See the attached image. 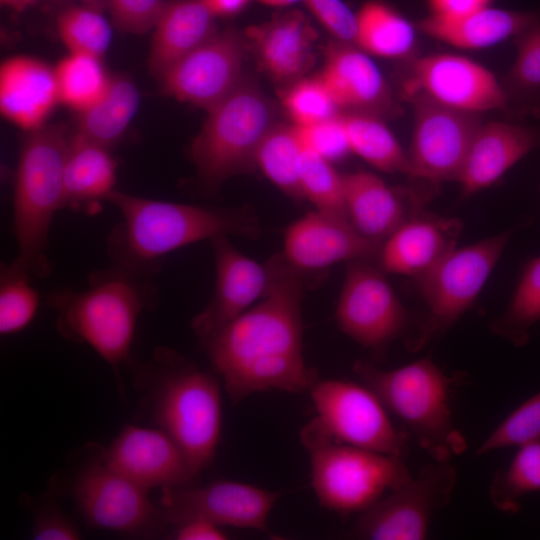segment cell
<instances>
[{
  "instance_id": "6da1fadb",
  "label": "cell",
  "mask_w": 540,
  "mask_h": 540,
  "mask_svg": "<svg viewBox=\"0 0 540 540\" xmlns=\"http://www.w3.org/2000/svg\"><path fill=\"white\" fill-rule=\"evenodd\" d=\"M266 295L203 341L210 363L235 404L269 389L309 391L318 380L303 355V273L281 254L268 262Z\"/></svg>"
},
{
  "instance_id": "7a4b0ae2",
  "label": "cell",
  "mask_w": 540,
  "mask_h": 540,
  "mask_svg": "<svg viewBox=\"0 0 540 540\" xmlns=\"http://www.w3.org/2000/svg\"><path fill=\"white\" fill-rule=\"evenodd\" d=\"M121 221L107 239L113 264L153 277L171 252L220 235L257 237V216L246 208L176 203L114 190L107 199Z\"/></svg>"
},
{
  "instance_id": "3957f363",
  "label": "cell",
  "mask_w": 540,
  "mask_h": 540,
  "mask_svg": "<svg viewBox=\"0 0 540 540\" xmlns=\"http://www.w3.org/2000/svg\"><path fill=\"white\" fill-rule=\"evenodd\" d=\"M88 281L81 291L51 292L47 303L60 335L89 345L116 370L130 357L140 315L156 305V287L152 277L117 264L93 272Z\"/></svg>"
},
{
  "instance_id": "277c9868",
  "label": "cell",
  "mask_w": 540,
  "mask_h": 540,
  "mask_svg": "<svg viewBox=\"0 0 540 540\" xmlns=\"http://www.w3.org/2000/svg\"><path fill=\"white\" fill-rule=\"evenodd\" d=\"M72 132L43 125L24 139L17 162L12 224L17 244L14 266L31 278L51 272L47 256L54 215L65 207L64 164Z\"/></svg>"
},
{
  "instance_id": "5b68a950",
  "label": "cell",
  "mask_w": 540,
  "mask_h": 540,
  "mask_svg": "<svg viewBox=\"0 0 540 540\" xmlns=\"http://www.w3.org/2000/svg\"><path fill=\"white\" fill-rule=\"evenodd\" d=\"M353 371L432 460L450 461L465 450L466 440L452 416L451 392L456 380L431 359L390 370L358 360Z\"/></svg>"
},
{
  "instance_id": "8992f818",
  "label": "cell",
  "mask_w": 540,
  "mask_h": 540,
  "mask_svg": "<svg viewBox=\"0 0 540 540\" xmlns=\"http://www.w3.org/2000/svg\"><path fill=\"white\" fill-rule=\"evenodd\" d=\"M152 417L182 449L199 475L216 455L222 430L217 379L176 352L155 351Z\"/></svg>"
},
{
  "instance_id": "52a82bcc",
  "label": "cell",
  "mask_w": 540,
  "mask_h": 540,
  "mask_svg": "<svg viewBox=\"0 0 540 540\" xmlns=\"http://www.w3.org/2000/svg\"><path fill=\"white\" fill-rule=\"evenodd\" d=\"M319 504L339 515L362 513L411 474L402 458L340 443L316 417L300 431Z\"/></svg>"
},
{
  "instance_id": "ba28073f",
  "label": "cell",
  "mask_w": 540,
  "mask_h": 540,
  "mask_svg": "<svg viewBox=\"0 0 540 540\" xmlns=\"http://www.w3.org/2000/svg\"><path fill=\"white\" fill-rule=\"evenodd\" d=\"M207 112L189 154L203 186L213 191L227 179L256 168L257 148L276 122L269 98L245 78Z\"/></svg>"
},
{
  "instance_id": "9c48e42d",
  "label": "cell",
  "mask_w": 540,
  "mask_h": 540,
  "mask_svg": "<svg viewBox=\"0 0 540 540\" xmlns=\"http://www.w3.org/2000/svg\"><path fill=\"white\" fill-rule=\"evenodd\" d=\"M513 234L507 230L475 244L454 248L415 278L427 314L408 347L417 350L444 334L474 304Z\"/></svg>"
},
{
  "instance_id": "30bf717a",
  "label": "cell",
  "mask_w": 540,
  "mask_h": 540,
  "mask_svg": "<svg viewBox=\"0 0 540 540\" xmlns=\"http://www.w3.org/2000/svg\"><path fill=\"white\" fill-rule=\"evenodd\" d=\"M457 472L450 461L423 466L360 516L348 536L367 540L425 539L435 513L450 501Z\"/></svg>"
},
{
  "instance_id": "8fae6325",
  "label": "cell",
  "mask_w": 540,
  "mask_h": 540,
  "mask_svg": "<svg viewBox=\"0 0 540 540\" xmlns=\"http://www.w3.org/2000/svg\"><path fill=\"white\" fill-rule=\"evenodd\" d=\"M413 106V133L407 153L410 189L419 198L424 182L426 199L433 185L457 180L471 143L482 122L476 113L454 109L426 96L409 97Z\"/></svg>"
},
{
  "instance_id": "7c38bea8",
  "label": "cell",
  "mask_w": 540,
  "mask_h": 540,
  "mask_svg": "<svg viewBox=\"0 0 540 540\" xmlns=\"http://www.w3.org/2000/svg\"><path fill=\"white\" fill-rule=\"evenodd\" d=\"M316 419L337 442L402 458L410 434L400 431L378 396L365 384L317 380L309 390Z\"/></svg>"
},
{
  "instance_id": "4fadbf2b",
  "label": "cell",
  "mask_w": 540,
  "mask_h": 540,
  "mask_svg": "<svg viewBox=\"0 0 540 540\" xmlns=\"http://www.w3.org/2000/svg\"><path fill=\"white\" fill-rule=\"evenodd\" d=\"M340 330L374 353L407 334L408 314L384 276L369 260L347 263L336 307Z\"/></svg>"
},
{
  "instance_id": "5bb4252c",
  "label": "cell",
  "mask_w": 540,
  "mask_h": 540,
  "mask_svg": "<svg viewBox=\"0 0 540 540\" xmlns=\"http://www.w3.org/2000/svg\"><path fill=\"white\" fill-rule=\"evenodd\" d=\"M73 497L83 517L98 529L153 535L168 525L148 491L107 465L101 455L78 473Z\"/></svg>"
},
{
  "instance_id": "9a60e30c",
  "label": "cell",
  "mask_w": 540,
  "mask_h": 540,
  "mask_svg": "<svg viewBox=\"0 0 540 540\" xmlns=\"http://www.w3.org/2000/svg\"><path fill=\"white\" fill-rule=\"evenodd\" d=\"M249 50L244 30L228 26L174 64L158 81L161 91L206 111L244 79Z\"/></svg>"
},
{
  "instance_id": "2e32d148",
  "label": "cell",
  "mask_w": 540,
  "mask_h": 540,
  "mask_svg": "<svg viewBox=\"0 0 540 540\" xmlns=\"http://www.w3.org/2000/svg\"><path fill=\"white\" fill-rule=\"evenodd\" d=\"M281 493L233 480L219 479L162 489L159 506L168 525L204 519L219 526L267 530V521Z\"/></svg>"
},
{
  "instance_id": "e0dca14e",
  "label": "cell",
  "mask_w": 540,
  "mask_h": 540,
  "mask_svg": "<svg viewBox=\"0 0 540 540\" xmlns=\"http://www.w3.org/2000/svg\"><path fill=\"white\" fill-rule=\"evenodd\" d=\"M406 99L420 94L442 105L479 114L504 109L506 89L484 66L464 56L434 54L413 62L402 85Z\"/></svg>"
},
{
  "instance_id": "ac0fdd59",
  "label": "cell",
  "mask_w": 540,
  "mask_h": 540,
  "mask_svg": "<svg viewBox=\"0 0 540 540\" xmlns=\"http://www.w3.org/2000/svg\"><path fill=\"white\" fill-rule=\"evenodd\" d=\"M100 455L147 491L191 485L198 476L179 445L160 428L126 425Z\"/></svg>"
},
{
  "instance_id": "d6986e66",
  "label": "cell",
  "mask_w": 540,
  "mask_h": 540,
  "mask_svg": "<svg viewBox=\"0 0 540 540\" xmlns=\"http://www.w3.org/2000/svg\"><path fill=\"white\" fill-rule=\"evenodd\" d=\"M210 242L215 286L207 305L191 321V329L202 342L261 300L271 282L269 264H260L239 251L229 236L220 235Z\"/></svg>"
},
{
  "instance_id": "ffe728a7",
  "label": "cell",
  "mask_w": 540,
  "mask_h": 540,
  "mask_svg": "<svg viewBox=\"0 0 540 540\" xmlns=\"http://www.w3.org/2000/svg\"><path fill=\"white\" fill-rule=\"evenodd\" d=\"M381 244L363 236L347 218L314 210L286 229L281 255L305 273L340 262L370 261L378 256Z\"/></svg>"
},
{
  "instance_id": "44dd1931",
  "label": "cell",
  "mask_w": 540,
  "mask_h": 540,
  "mask_svg": "<svg viewBox=\"0 0 540 540\" xmlns=\"http://www.w3.org/2000/svg\"><path fill=\"white\" fill-rule=\"evenodd\" d=\"M244 31L260 69L283 88L307 76L314 66L318 33L303 12L280 11Z\"/></svg>"
},
{
  "instance_id": "7402d4cb",
  "label": "cell",
  "mask_w": 540,
  "mask_h": 540,
  "mask_svg": "<svg viewBox=\"0 0 540 540\" xmlns=\"http://www.w3.org/2000/svg\"><path fill=\"white\" fill-rule=\"evenodd\" d=\"M462 223L422 208L404 221L381 244L378 261L384 273L417 278L456 248Z\"/></svg>"
},
{
  "instance_id": "603a6c76",
  "label": "cell",
  "mask_w": 540,
  "mask_h": 540,
  "mask_svg": "<svg viewBox=\"0 0 540 540\" xmlns=\"http://www.w3.org/2000/svg\"><path fill=\"white\" fill-rule=\"evenodd\" d=\"M318 76L339 109L377 116L392 109L391 93L382 73L355 44L330 41Z\"/></svg>"
},
{
  "instance_id": "cb8c5ba5",
  "label": "cell",
  "mask_w": 540,
  "mask_h": 540,
  "mask_svg": "<svg viewBox=\"0 0 540 540\" xmlns=\"http://www.w3.org/2000/svg\"><path fill=\"white\" fill-rule=\"evenodd\" d=\"M539 146L540 130L535 127L503 121L481 124L456 180L462 195H472L497 182Z\"/></svg>"
},
{
  "instance_id": "d4e9b609",
  "label": "cell",
  "mask_w": 540,
  "mask_h": 540,
  "mask_svg": "<svg viewBox=\"0 0 540 540\" xmlns=\"http://www.w3.org/2000/svg\"><path fill=\"white\" fill-rule=\"evenodd\" d=\"M60 103L55 71L27 56L5 60L0 67V110L18 127L35 130L44 125Z\"/></svg>"
},
{
  "instance_id": "484cf974",
  "label": "cell",
  "mask_w": 540,
  "mask_h": 540,
  "mask_svg": "<svg viewBox=\"0 0 540 540\" xmlns=\"http://www.w3.org/2000/svg\"><path fill=\"white\" fill-rule=\"evenodd\" d=\"M344 182L347 218L369 239L383 242L422 208L410 190L393 189L372 173L344 174Z\"/></svg>"
},
{
  "instance_id": "4316f807",
  "label": "cell",
  "mask_w": 540,
  "mask_h": 540,
  "mask_svg": "<svg viewBox=\"0 0 540 540\" xmlns=\"http://www.w3.org/2000/svg\"><path fill=\"white\" fill-rule=\"evenodd\" d=\"M215 16L200 0H168L153 28L148 71L160 79L174 64L218 32Z\"/></svg>"
},
{
  "instance_id": "83f0119b",
  "label": "cell",
  "mask_w": 540,
  "mask_h": 540,
  "mask_svg": "<svg viewBox=\"0 0 540 540\" xmlns=\"http://www.w3.org/2000/svg\"><path fill=\"white\" fill-rule=\"evenodd\" d=\"M540 22L537 11L486 6L455 18L428 16L418 28L426 35L464 49H481L516 38Z\"/></svg>"
},
{
  "instance_id": "f1b7e54d",
  "label": "cell",
  "mask_w": 540,
  "mask_h": 540,
  "mask_svg": "<svg viewBox=\"0 0 540 540\" xmlns=\"http://www.w3.org/2000/svg\"><path fill=\"white\" fill-rule=\"evenodd\" d=\"M117 162L110 149L72 132L64 164L65 207H90L115 190Z\"/></svg>"
},
{
  "instance_id": "f546056e",
  "label": "cell",
  "mask_w": 540,
  "mask_h": 540,
  "mask_svg": "<svg viewBox=\"0 0 540 540\" xmlns=\"http://www.w3.org/2000/svg\"><path fill=\"white\" fill-rule=\"evenodd\" d=\"M140 104V94L127 75H111L100 97L78 112L74 133L111 148L127 131Z\"/></svg>"
},
{
  "instance_id": "4dcf8cb0",
  "label": "cell",
  "mask_w": 540,
  "mask_h": 540,
  "mask_svg": "<svg viewBox=\"0 0 540 540\" xmlns=\"http://www.w3.org/2000/svg\"><path fill=\"white\" fill-rule=\"evenodd\" d=\"M415 40L413 25L383 1H367L356 12L355 45L367 54L401 58L410 53Z\"/></svg>"
},
{
  "instance_id": "1f68e13d",
  "label": "cell",
  "mask_w": 540,
  "mask_h": 540,
  "mask_svg": "<svg viewBox=\"0 0 540 540\" xmlns=\"http://www.w3.org/2000/svg\"><path fill=\"white\" fill-rule=\"evenodd\" d=\"M341 115L351 152L380 171L408 175L407 153L377 115L357 111Z\"/></svg>"
},
{
  "instance_id": "d6a6232c",
  "label": "cell",
  "mask_w": 540,
  "mask_h": 540,
  "mask_svg": "<svg viewBox=\"0 0 540 540\" xmlns=\"http://www.w3.org/2000/svg\"><path fill=\"white\" fill-rule=\"evenodd\" d=\"M301 152L295 126L276 123L264 136L255 154V167L294 200L304 199L299 183Z\"/></svg>"
},
{
  "instance_id": "836d02e7",
  "label": "cell",
  "mask_w": 540,
  "mask_h": 540,
  "mask_svg": "<svg viewBox=\"0 0 540 540\" xmlns=\"http://www.w3.org/2000/svg\"><path fill=\"white\" fill-rule=\"evenodd\" d=\"M540 323V255L523 267L510 302L491 328L516 347L527 344L532 327Z\"/></svg>"
},
{
  "instance_id": "e575fe53",
  "label": "cell",
  "mask_w": 540,
  "mask_h": 540,
  "mask_svg": "<svg viewBox=\"0 0 540 540\" xmlns=\"http://www.w3.org/2000/svg\"><path fill=\"white\" fill-rule=\"evenodd\" d=\"M517 448L510 463L495 473L489 488L492 504L504 513L518 512L522 498L540 492V439Z\"/></svg>"
},
{
  "instance_id": "d590c367",
  "label": "cell",
  "mask_w": 540,
  "mask_h": 540,
  "mask_svg": "<svg viewBox=\"0 0 540 540\" xmlns=\"http://www.w3.org/2000/svg\"><path fill=\"white\" fill-rule=\"evenodd\" d=\"M54 71L59 102L77 112L100 97L111 77L101 58L81 53L69 52Z\"/></svg>"
},
{
  "instance_id": "8d00e7d4",
  "label": "cell",
  "mask_w": 540,
  "mask_h": 540,
  "mask_svg": "<svg viewBox=\"0 0 540 540\" xmlns=\"http://www.w3.org/2000/svg\"><path fill=\"white\" fill-rule=\"evenodd\" d=\"M60 39L71 53L103 58L112 38L110 23L102 9L80 4L63 9L57 16Z\"/></svg>"
},
{
  "instance_id": "74e56055",
  "label": "cell",
  "mask_w": 540,
  "mask_h": 540,
  "mask_svg": "<svg viewBox=\"0 0 540 540\" xmlns=\"http://www.w3.org/2000/svg\"><path fill=\"white\" fill-rule=\"evenodd\" d=\"M299 183L304 199L310 201L315 210L347 218L344 174H340L332 162L302 149Z\"/></svg>"
},
{
  "instance_id": "f35d334b",
  "label": "cell",
  "mask_w": 540,
  "mask_h": 540,
  "mask_svg": "<svg viewBox=\"0 0 540 540\" xmlns=\"http://www.w3.org/2000/svg\"><path fill=\"white\" fill-rule=\"evenodd\" d=\"M516 57L507 75V94L523 110L540 114V22L515 38Z\"/></svg>"
},
{
  "instance_id": "ab89813d",
  "label": "cell",
  "mask_w": 540,
  "mask_h": 540,
  "mask_svg": "<svg viewBox=\"0 0 540 540\" xmlns=\"http://www.w3.org/2000/svg\"><path fill=\"white\" fill-rule=\"evenodd\" d=\"M0 278V333L14 334L35 318L39 294L31 277L12 263L2 265Z\"/></svg>"
},
{
  "instance_id": "60d3db41",
  "label": "cell",
  "mask_w": 540,
  "mask_h": 540,
  "mask_svg": "<svg viewBox=\"0 0 540 540\" xmlns=\"http://www.w3.org/2000/svg\"><path fill=\"white\" fill-rule=\"evenodd\" d=\"M281 102L295 126H308L340 113L319 76H305L283 88Z\"/></svg>"
},
{
  "instance_id": "b9f144b4",
  "label": "cell",
  "mask_w": 540,
  "mask_h": 540,
  "mask_svg": "<svg viewBox=\"0 0 540 540\" xmlns=\"http://www.w3.org/2000/svg\"><path fill=\"white\" fill-rule=\"evenodd\" d=\"M540 439V391L514 409L478 446L476 455Z\"/></svg>"
},
{
  "instance_id": "7bdbcfd3",
  "label": "cell",
  "mask_w": 540,
  "mask_h": 540,
  "mask_svg": "<svg viewBox=\"0 0 540 540\" xmlns=\"http://www.w3.org/2000/svg\"><path fill=\"white\" fill-rule=\"evenodd\" d=\"M341 113L312 125H294L302 149L312 151L330 162L340 160L351 152Z\"/></svg>"
},
{
  "instance_id": "ee69618b",
  "label": "cell",
  "mask_w": 540,
  "mask_h": 540,
  "mask_svg": "<svg viewBox=\"0 0 540 540\" xmlns=\"http://www.w3.org/2000/svg\"><path fill=\"white\" fill-rule=\"evenodd\" d=\"M105 3L118 30L143 34L153 30L168 0H105Z\"/></svg>"
},
{
  "instance_id": "f6af8a7d",
  "label": "cell",
  "mask_w": 540,
  "mask_h": 540,
  "mask_svg": "<svg viewBox=\"0 0 540 540\" xmlns=\"http://www.w3.org/2000/svg\"><path fill=\"white\" fill-rule=\"evenodd\" d=\"M304 3L333 39L355 44L356 13L342 0H305Z\"/></svg>"
},
{
  "instance_id": "bcb514c9",
  "label": "cell",
  "mask_w": 540,
  "mask_h": 540,
  "mask_svg": "<svg viewBox=\"0 0 540 540\" xmlns=\"http://www.w3.org/2000/svg\"><path fill=\"white\" fill-rule=\"evenodd\" d=\"M31 536L36 540H77L81 533L64 512L56 505H50L37 513Z\"/></svg>"
},
{
  "instance_id": "7dc6e473",
  "label": "cell",
  "mask_w": 540,
  "mask_h": 540,
  "mask_svg": "<svg viewBox=\"0 0 540 540\" xmlns=\"http://www.w3.org/2000/svg\"><path fill=\"white\" fill-rule=\"evenodd\" d=\"M177 540H224L227 533L221 526L204 519H189L175 525L172 533Z\"/></svg>"
},
{
  "instance_id": "c3c4849f",
  "label": "cell",
  "mask_w": 540,
  "mask_h": 540,
  "mask_svg": "<svg viewBox=\"0 0 540 540\" xmlns=\"http://www.w3.org/2000/svg\"><path fill=\"white\" fill-rule=\"evenodd\" d=\"M491 0H428L430 16L455 18L489 6Z\"/></svg>"
},
{
  "instance_id": "681fc988",
  "label": "cell",
  "mask_w": 540,
  "mask_h": 540,
  "mask_svg": "<svg viewBox=\"0 0 540 540\" xmlns=\"http://www.w3.org/2000/svg\"><path fill=\"white\" fill-rule=\"evenodd\" d=\"M215 16H231L242 11L251 0H200Z\"/></svg>"
},
{
  "instance_id": "f907efd6",
  "label": "cell",
  "mask_w": 540,
  "mask_h": 540,
  "mask_svg": "<svg viewBox=\"0 0 540 540\" xmlns=\"http://www.w3.org/2000/svg\"><path fill=\"white\" fill-rule=\"evenodd\" d=\"M38 0H0L1 5L15 13H21L34 5Z\"/></svg>"
},
{
  "instance_id": "816d5d0a",
  "label": "cell",
  "mask_w": 540,
  "mask_h": 540,
  "mask_svg": "<svg viewBox=\"0 0 540 540\" xmlns=\"http://www.w3.org/2000/svg\"><path fill=\"white\" fill-rule=\"evenodd\" d=\"M258 2L274 7H287L298 2H304L305 0H257Z\"/></svg>"
},
{
  "instance_id": "f5cc1de1",
  "label": "cell",
  "mask_w": 540,
  "mask_h": 540,
  "mask_svg": "<svg viewBox=\"0 0 540 540\" xmlns=\"http://www.w3.org/2000/svg\"><path fill=\"white\" fill-rule=\"evenodd\" d=\"M82 4L94 6L103 10L106 6L105 0H79Z\"/></svg>"
}]
</instances>
